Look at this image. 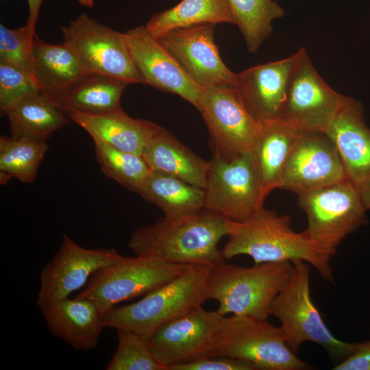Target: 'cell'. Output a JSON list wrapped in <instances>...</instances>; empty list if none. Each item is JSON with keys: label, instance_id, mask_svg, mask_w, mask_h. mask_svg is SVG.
Wrapping results in <instances>:
<instances>
[{"label": "cell", "instance_id": "1", "mask_svg": "<svg viewBox=\"0 0 370 370\" xmlns=\"http://www.w3.org/2000/svg\"><path fill=\"white\" fill-rule=\"evenodd\" d=\"M229 220L205 208L181 217H164L136 229L128 246L135 256L214 266L225 260L218 245L227 236Z\"/></svg>", "mask_w": 370, "mask_h": 370}, {"label": "cell", "instance_id": "2", "mask_svg": "<svg viewBox=\"0 0 370 370\" xmlns=\"http://www.w3.org/2000/svg\"><path fill=\"white\" fill-rule=\"evenodd\" d=\"M227 236L222 249L225 259L247 255L254 264L303 260L312 265L323 280L334 282L332 255L304 230L295 232L288 215L264 208L245 221L230 219Z\"/></svg>", "mask_w": 370, "mask_h": 370}, {"label": "cell", "instance_id": "3", "mask_svg": "<svg viewBox=\"0 0 370 370\" xmlns=\"http://www.w3.org/2000/svg\"><path fill=\"white\" fill-rule=\"evenodd\" d=\"M213 266L195 264L139 301L113 307L103 314L106 327L131 330L148 339L164 323L202 306Z\"/></svg>", "mask_w": 370, "mask_h": 370}, {"label": "cell", "instance_id": "4", "mask_svg": "<svg viewBox=\"0 0 370 370\" xmlns=\"http://www.w3.org/2000/svg\"><path fill=\"white\" fill-rule=\"evenodd\" d=\"M291 262H265L243 267L225 261L212 267L207 296L219 303L217 311L268 319L271 304L288 282Z\"/></svg>", "mask_w": 370, "mask_h": 370}, {"label": "cell", "instance_id": "5", "mask_svg": "<svg viewBox=\"0 0 370 370\" xmlns=\"http://www.w3.org/2000/svg\"><path fill=\"white\" fill-rule=\"evenodd\" d=\"M292 264L291 276L273 300L269 314L280 320L286 344L295 354L309 341L323 347L332 358L343 360L358 343L345 342L333 335L311 298L308 264L303 260Z\"/></svg>", "mask_w": 370, "mask_h": 370}, {"label": "cell", "instance_id": "6", "mask_svg": "<svg viewBox=\"0 0 370 370\" xmlns=\"http://www.w3.org/2000/svg\"><path fill=\"white\" fill-rule=\"evenodd\" d=\"M209 356L241 359L262 370L311 368L290 349L280 327L249 315L225 317Z\"/></svg>", "mask_w": 370, "mask_h": 370}, {"label": "cell", "instance_id": "7", "mask_svg": "<svg viewBox=\"0 0 370 370\" xmlns=\"http://www.w3.org/2000/svg\"><path fill=\"white\" fill-rule=\"evenodd\" d=\"M195 265L147 256H123L94 272L77 297L92 301L104 314L119 303L145 295Z\"/></svg>", "mask_w": 370, "mask_h": 370}, {"label": "cell", "instance_id": "8", "mask_svg": "<svg viewBox=\"0 0 370 370\" xmlns=\"http://www.w3.org/2000/svg\"><path fill=\"white\" fill-rule=\"evenodd\" d=\"M298 196L308 221L304 231L332 256L342 241L366 221V210L349 178Z\"/></svg>", "mask_w": 370, "mask_h": 370}, {"label": "cell", "instance_id": "9", "mask_svg": "<svg viewBox=\"0 0 370 370\" xmlns=\"http://www.w3.org/2000/svg\"><path fill=\"white\" fill-rule=\"evenodd\" d=\"M204 190V208L235 221L264 209V195L251 152L226 160L212 156Z\"/></svg>", "mask_w": 370, "mask_h": 370}, {"label": "cell", "instance_id": "10", "mask_svg": "<svg viewBox=\"0 0 370 370\" xmlns=\"http://www.w3.org/2000/svg\"><path fill=\"white\" fill-rule=\"evenodd\" d=\"M63 42L88 73H99L143 84L132 58L125 33L119 32L82 13L60 27Z\"/></svg>", "mask_w": 370, "mask_h": 370}, {"label": "cell", "instance_id": "11", "mask_svg": "<svg viewBox=\"0 0 370 370\" xmlns=\"http://www.w3.org/2000/svg\"><path fill=\"white\" fill-rule=\"evenodd\" d=\"M299 53L280 119L301 132H323L347 96L336 92L323 80L304 48H300Z\"/></svg>", "mask_w": 370, "mask_h": 370}, {"label": "cell", "instance_id": "12", "mask_svg": "<svg viewBox=\"0 0 370 370\" xmlns=\"http://www.w3.org/2000/svg\"><path fill=\"white\" fill-rule=\"evenodd\" d=\"M200 112L209 132L212 156L231 160L251 152L260 123L249 112L235 87L207 91Z\"/></svg>", "mask_w": 370, "mask_h": 370}, {"label": "cell", "instance_id": "13", "mask_svg": "<svg viewBox=\"0 0 370 370\" xmlns=\"http://www.w3.org/2000/svg\"><path fill=\"white\" fill-rule=\"evenodd\" d=\"M225 317L200 307L164 323L147 339L153 356L166 369L209 356Z\"/></svg>", "mask_w": 370, "mask_h": 370}, {"label": "cell", "instance_id": "14", "mask_svg": "<svg viewBox=\"0 0 370 370\" xmlns=\"http://www.w3.org/2000/svg\"><path fill=\"white\" fill-rule=\"evenodd\" d=\"M214 24L171 30L158 38L186 74L206 92L235 87L236 73L224 64L214 38Z\"/></svg>", "mask_w": 370, "mask_h": 370}, {"label": "cell", "instance_id": "15", "mask_svg": "<svg viewBox=\"0 0 370 370\" xmlns=\"http://www.w3.org/2000/svg\"><path fill=\"white\" fill-rule=\"evenodd\" d=\"M123 257L113 248H85L64 234L59 250L40 272L37 306L69 297L82 288L94 272Z\"/></svg>", "mask_w": 370, "mask_h": 370}, {"label": "cell", "instance_id": "16", "mask_svg": "<svg viewBox=\"0 0 370 370\" xmlns=\"http://www.w3.org/2000/svg\"><path fill=\"white\" fill-rule=\"evenodd\" d=\"M348 178L338 150L321 131L302 132L286 160L280 188L297 195Z\"/></svg>", "mask_w": 370, "mask_h": 370}, {"label": "cell", "instance_id": "17", "mask_svg": "<svg viewBox=\"0 0 370 370\" xmlns=\"http://www.w3.org/2000/svg\"><path fill=\"white\" fill-rule=\"evenodd\" d=\"M125 36L132 58L143 84L176 94L200 112L206 91L186 74L174 57L148 32L145 25L127 30Z\"/></svg>", "mask_w": 370, "mask_h": 370}, {"label": "cell", "instance_id": "18", "mask_svg": "<svg viewBox=\"0 0 370 370\" xmlns=\"http://www.w3.org/2000/svg\"><path fill=\"white\" fill-rule=\"evenodd\" d=\"M299 54L298 50L287 58L236 73L235 88L259 123L280 118Z\"/></svg>", "mask_w": 370, "mask_h": 370}, {"label": "cell", "instance_id": "19", "mask_svg": "<svg viewBox=\"0 0 370 370\" xmlns=\"http://www.w3.org/2000/svg\"><path fill=\"white\" fill-rule=\"evenodd\" d=\"M334 143L347 177L355 186L370 179V129L362 104L347 97L339 111L325 127Z\"/></svg>", "mask_w": 370, "mask_h": 370}, {"label": "cell", "instance_id": "20", "mask_svg": "<svg viewBox=\"0 0 370 370\" xmlns=\"http://www.w3.org/2000/svg\"><path fill=\"white\" fill-rule=\"evenodd\" d=\"M49 331L77 350L95 348L105 328L103 313L92 301L66 297L39 308Z\"/></svg>", "mask_w": 370, "mask_h": 370}, {"label": "cell", "instance_id": "21", "mask_svg": "<svg viewBox=\"0 0 370 370\" xmlns=\"http://www.w3.org/2000/svg\"><path fill=\"white\" fill-rule=\"evenodd\" d=\"M67 114L92 137L93 141L140 155L161 127L145 119L132 118L122 108L99 114L72 111Z\"/></svg>", "mask_w": 370, "mask_h": 370}, {"label": "cell", "instance_id": "22", "mask_svg": "<svg viewBox=\"0 0 370 370\" xmlns=\"http://www.w3.org/2000/svg\"><path fill=\"white\" fill-rule=\"evenodd\" d=\"M301 132L280 118L260 122L251 154L265 197L280 188L286 160Z\"/></svg>", "mask_w": 370, "mask_h": 370}, {"label": "cell", "instance_id": "23", "mask_svg": "<svg viewBox=\"0 0 370 370\" xmlns=\"http://www.w3.org/2000/svg\"><path fill=\"white\" fill-rule=\"evenodd\" d=\"M141 156L152 171L178 177L204 188L209 161H206L160 127L144 147Z\"/></svg>", "mask_w": 370, "mask_h": 370}, {"label": "cell", "instance_id": "24", "mask_svg": "<svg viewBox=\"0 0 370 370\" xmlns=\"http://www.w3.org/2000/svg\"><path fill=\"white\" fill-rule=\"evenodd\" d=\"M34 77L42 92L57 97L89 74L65 44H51L36 34L33 40Z\"/></svg>", "mask_w": 370, "mask_h": 370}, {"label": "cell", "instance_id": "25", "mask_svg": "<svg viewBox=\"0 0 370 370\" xmlns=\"http://www.w3.org/2000/svg\"><path fill=\"white\" fill-rule=\"evenodd\" d=\"M5 115L12 137L38 141H47L54 132L71 121L53 98L42 91L23 99Z\"/></svg>", "mask_w": 370, "mask_h": 370}, {"label": "cell", "instance_id": "26", "mask_svg": "<svg viewBox=\"0 0 370 370\" xmlns=\"http://www.w3.org/2000/svg\"><path fill=\"white\" fill-rule=\"evenodd\" d=\"M128 84L114 77L89 73L64 93L51 97L66 113H104L122 108L121 95Z\"/></svg>", "mask_w": 370, "mask_h": 370}, {"label": "cell", "instance_id": "27", "mask_svg": "<svg viewBox=\"0 0 370 370\" xmlns=\"http://www.w3.org/2000/svg\"><path fill=\"white\" fill-rule=\"evenodd\" d=\"M138 193L158 206L167 218L198 212L204 208V190L178 177L152 171Z\"/></svg>", "mask_w": 370, "mask_h": 370}, {"label": "cell", "instance_id": "28", "mask_svg": "<svg viewBox=\"0 0 370 370\" xmlns=\"http://www.w3.org/2000/svg\"><path fill=\"white\" fill-rule=\"evenodd\" d=\"M221 23L234 24L227 0H182L174 7L154 14L145 27L158 39L177 28Z\"/></svg>", "mask_w": 370, "mask_h": 370}, {"label": "cell", "instance_id": "29", "mask_svg": "<svg viewBox=\"0 0 370 370\" xmlns=\"http://www.w3.org/2000/svg\"><path fill=\"white\" fill-rule=\"evenodd\" d=\"M234 24L241 32L247 50L255 53L273 32V22L285 15L274 0H227Z\"/></svg>", "mask_w": 370, "mask_h": 370}, {"label": "cell", "instance_id": "30", "mask_svg": "<svg viewBox=\"0 0 370 370\" xmlns=\"http://www.w3.org/2000/svg\"><path fill=\"white\" fill-rule=\"evenodd\" d=\"M48 150L47 141L12 136L0 137V182L6 184L12 178L24 183L33 182Z\"/></svg>", "mask_w": 370, "mask_h": 370}, {"label": "cell", "instance_id": "31", "mask_svg": "<svg viewBox=\"0 0 370 370\" xmlns=\"http://www.w3.org/2000/svg\"><path fill=\"white\" fill-rule=\"evenodd\" d=\"M93 142L96 158L104 175L138 193L152 171L143 156L104 143Z\"/></svg>", "mask_w": 370, "mask_h": 370}, {"label": "cell", "instance_id": "32", "mask_svg": "<svg viewBox=\"0 0 370 370\" xmlns=\"http://www.w3.org/2000/svg\"><path fill=\"white\" fill-rule=\"evenodd\" d=\"M116 330L117 348L107 370H167L156 359L147 338L131 330Z\"/></svg>", "mask_w": 370, "mask_h": 370}, {"label": "cell", "instance_id": "33", "mask_svg": "<svg viewBox=\"0 0 370 370\" xmlns=\"http://www.w3.org/2000/svg\"><path fill=\"white\" fill-rule=\"evenodd\" d=\"M42 91L34 75L0 61V110L5 114L23 99Z\"/></svg>", "mask_w": 370, "mask_h": 370}, {"label": "cell", "instance_id": "34", "mask_svg": "<svg viewBox=\"0 0 370 370\" xmlns=\"http://www.w3.org/2000/svg\"><path fill=\"white\" fill-rule=\"evenodd\" d=\"M35 34L36 30L26 24L17 29H10L1 24L0 61L11 63L34 75L33 40Z\"/></svg>", "mask_w": 370, "mask_h": 370}, {"label": "cell", "instance_id": "35", "mask_svg": "<svg viewBox=\"0 0 370 370\" xmlns=\"http://www.w3.org/2000/svg\"><path fill=\"white\" fill-rule=\"evenodd\" d=\"M167 370H258L254 364L241 359L206 356L169 366Z\"/></svg>", "mask_w": 370, "mask_h": 370}, {"label": "cell", "instance_id": "36", "mask_svg": "<svg viewBox=\"0 0 370 370\" xmlns=\"http://www.w3.org/2000/svg\"><path fill=\"white\" fill-rule=\"evenodd\" d=\"M334 370H370V340L358 343L354 352L334 367Z\"/></svg>", "mask_w": 370, "mask_h": 370}, {"label": "cell", "instance_id": "37", "mask_svg": "<svg viewBox=\"0 0 370 370\" xmlns=\"http://www.w3.org/2000/svg\"><path fill=\"white\" fill-rule=\"evenodd\" d=\"M43 1L44 0H27L29 6V15L26 22V25L35 30L40 5Z\"/></svg>", "mask_w": 370, "mask_h": 370}, {"label": "cell", "instance_id": "38", "mask_svg": "<svg viewBox=\"0 0 370 370\" xmlns=\"http://www.w3.org/2000/svg\"><path fill=\"white\" fill-rule=\"evenodd\" d=\"M356 187L365 209L370 210V179L356 185Z\"/></svg>", "mask_w": 370, "mask_h": 370}, {"label": "cell", "instance_id": "39", "mask_svg": "<svg viewBox=\"0 0 370 370\" xmlns=\"http://www.w3.org/2000/svg\"><path fill=\"white\" fill-rule=\"evenodd\" d=\"M79 4L88 8H92L94 5L93 0H77Z\"/></svg>", "mask_w": 370, "mask_h": 370}]
</instances>
